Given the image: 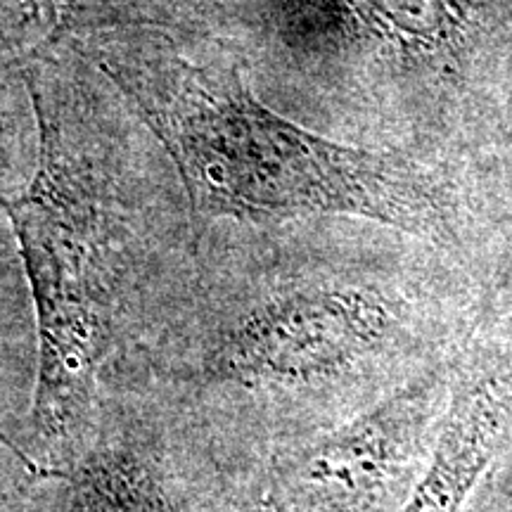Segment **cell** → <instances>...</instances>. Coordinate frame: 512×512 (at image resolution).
I'll return each mask as SVG.
<instances>
[{
  "mask_svg": "<svg viewBox=\"0 0 512 512\" xmlns=\"http://www.w3.org/2000/svg\"><path fill=\"white\" fill-rule=\"evenodd\" d=\"M88 43L169 152L197 221L351 216L418 238L451 233L444 192L420 166L294 124L256 98L233 64L190 60L150 27Z\"/></svg>",
  "mask_w": 512,
  "mask_h": 512,
  "instance_id": "cell-2",
  "label": "cell"
},
{
  "mask_svg": "<svg viewBox=\"0 0 512 512\" xmlns=\"http://www.w3.org/2000/svg\"><path fill=\"white\" fill-rule=\"evenodd\" d=\"M411 356V320L387 292L273 278L152 332L128 373L159 411L264 448L347 420L432 366Z\"/></svg>",
  "mask_w": 512,
  "mask_h": 512,
  "instance_id": "cell-1",
  "label": "cell"
},
{
  "mask_svg": "<svg viewBox=\"0 0 512 512\" xmlns=\"http://www.w3.org/2000/svg\"><path fill=\"white\" fill-rule=\"evenodd\" d=\"M384 24L411 36H432L444 29L446 5L441 0H363Z\"/></svg>",
  "mask_w": 512,
  "mask_h": 512,
  "instance_id": "cell-8",
  "label": "cell"
},
{
  "mask_svg": "<svg viewBox=\"0 0 512 512\" xmlns=\"http://www.w3.org/2000/svg\"><path fill=\"white\" fill-rule=\"evenodd\" d=\"M38 119L34 176L0 195L34 304L38 366L31 427L43 446L79 456L100 420L107 368L126 354V223L93 171L69 152L50 91L24 76Z\"/></svg>",
  "mask_w": 512,
  "mask_h": 512,
  "instance_id": "cell-3",
  "label": "cell"
},
{
  "mask_svg": "<svg viewBox=\"0 0 512 512\" xmlns=\"http://www.w3.org/2000/svg\"><path fill=\"white\" fill-rule=\"evenodd\" d=\"M510 403V382L496 368L453 375L430 458L396 512H465L508 430Z\"/></svg>",
  "mask_w": 512,
  "mask_h": 512,
  "instance_id": "cell-6",
  "label": "cell"
},
{
  "mask_svg": "<svg viewBox=\"0 0 512 512\" xmlns=\"http://www.w3.org/2000/svg\"><path fill=\"white\" fill-rule=\"evenodd\" d=\"M503 512H512V508H505V510H503Z\"/></svg>",
  "mask_w": 512,
  "mask_h": 512,
  "instance_id": "cell-9",
  "label": "cell"
},
{
  "mask_svg": "<svg viewBox=\"0 0 512 512\" xmlns=\"http://www.w3.org/2000/svg\"><path fill=\"white\" fill-rule=\"evenodd\" d=\"M48 477L64 484L62 512H195L164 441V427L98 420L91 441Z\"/></svg>",
  "mask_w": 512,
  "mask_h": 512,
  "instance_id": "cell-5",
  "label": "cell"
},
{
  "mask_svg": "<svg viewBox=\"0 0 512 512\" xmlns=\"http://www.w3.org/2000/svg\"><path fill=\"white\" fill-rule=\"evenodd\" d=\"M171 19L150 0H0V76H22L72 36L166 27Z\"/></svg>",
  "mask_w": 512,
  "mask_h": 512,
  "instance_id": "cell-7",
  "label": "cell"
},
{
  "mask_svg": "<svg viewBox=\"0 0 512 512\" xmlns=\"http://www.w3.org/2000/svg\"><path fill=\"white\" fill-rule=\"evenodd\" d=\"M451 384L432 363L347 420L259 448L211 512H396L430 458Z\"/></svg>",
  "mask_w": 512,
  "mask_h": 512,
  "instance_id": "cell-4",
  "label": "cell"
}]
</instances>
